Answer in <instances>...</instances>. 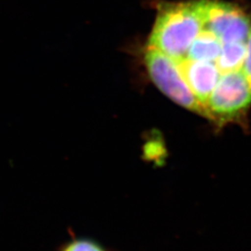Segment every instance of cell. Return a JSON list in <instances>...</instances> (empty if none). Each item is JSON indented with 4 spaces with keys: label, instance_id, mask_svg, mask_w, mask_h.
Returning <instances> with one entry per match:
<instances>
[{
    "label": "cell",
    "instance_id": "cell-1",
    "mask_svg": "<svg viewBox=\"0 0 251 251\" xmlns=\"http://www.w3.org/2000/svg\"><path fill=\"white\" fill-rule=\"evenodd\" d=\"M143 55L146 71L162 93L180 106L204 117L203 109L174 63L166 55L148 46L144 47Z\"/></svg>",
    "mask_w": 251,
    "mask_h": 251
},
{
    "label": "cell",
    "instance_id": "cell-2",
    "mask_svg": "<svg viewBox=\"0 0 251 251\" xmlns=\"http://www.w3.org/2000/svg\"><path fill=\"white\" fill-rule=\"evenodd\" d=\"M63 251H105L99 244L89 239L74 240L65 246Z\"/></svg>",
    "mask_w": 251,
    "mask_h": 251
},
{
    "label": "cell",
    "instance_id": "cell-3",
    "mask_svg": "<svg viewBox=\"0 0 251 251\" xmlns=\"http://www.w3.org/2000/svg\"><path fill=\"white\" fill-rule=\"evenodd\" d=\"M243 73H244V75L247 78V80L249 82L251 88V31L250 36H249V39H248L247 57H246V61L244 63Z\"/></svg>",
    "mask_w": 251,
    "mask_h": 251
}]
</instances>
